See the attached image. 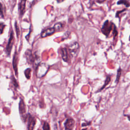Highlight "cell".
Segmentation results:
<instances>
[{
	"instance_id": "cell-1",
	"label": "cell",
	"mask_w": 130,
	"mask_h": 130,
	"mask_svg": "<svg viewBox=\"0 0 130 130\" xmlns=\"http://www.w3.org/2000/svg\"><path fill=\"white\" fill-rule=\"evenodd\" d=\"M25 56L26 58L27 62L30 64H36L37 66L40 63V59L39 56H34L32 54L31 51L29 49H27L25 53Z\"/></svg>"
},
{
	"instance_id": "cell-2",
	"label": "cell",
	"mask_w": 130,
	"mask_h": 130,
	"mask_svg": "<svg viewBox=\"0 0 130 130\" xmlns=\"http://www.w3.org/2000/svg\"><path fill=\"white\" fill-rule=\"evenodd\" d=\"M49 66L45 63H39L36 67V75L38 78L45 76L49 70Z\"/></svg>"
},
{
	"instance_id": "cell-3",
	"label": "cell",
	"mask_w": 130,
	"mask_h": 130,
	"mask_svg": "<svg viewBox=\"0 0 130 130\" xmlns=\"http://www.w3.org/2000/svg\"><path fill=\"white\" fill-rule=\"evenodd\" d=\"M113 25L114 24L112 22H109L108 20H106L104 22L101 28V30L103 34L107 37L109 36L110 33L111 32L112 29H113Z\"/></svg>"
},
{
	"instance_id": "cell-4",
	"label": "cell",
	"mask_w": 130,
	"mask_h": 130,
	"mask_svg": "<svg viewBox=\"0 0 130 130\" xmlns=\"http://www.w3.org/2000/svg\"><path fill=\"white\" fill-rule=\"evenodd\" d=\"M79 49V45L77 42H74L71 43L68 46V50L69 51L70 54L72 57H74L77 55Z\"/></svg>"
},
{
	"instance_id": "cell-5",
	"label": "cell",
	"mask_w": 130,
	"mask_h": 130,
	"mask_svg": "<svg viewBox=\"0 0 130 130\" xmlns=\"http://www.w3.org/2000/svg\"><path fill=\"white\" fill-rule=\"evenodd\" d=\"M14 32H13V30H12L11 32H10L8 43L7 44V45L6 48V50H5L6 52V54H7L8 56H10V55L11 50H12V47H13V43H14Z\"/></svg>"
},
{
	"instance_id": "cell-6",
	"label": "cell",
	"mask_w": 130,
	"mask_h": 130,
	"mask_svg": "<svg viewBox=\"0 0 130 130\" xmlns=\"http://www.w3.org/2000/svg\"><path fill=\"white\" fill-rule=\"evenodd\" d=\"M19 111L20 114L21 115L22 117H23L24 121H25L26 118V115H25V112H26V106L23 100V99H21L20 100V102L19 104Z\"/></svg>"
},
{
	"instance_id": "cell-7",
	"label": "cell",
	"mask_w": 130,
	"mask_h": 130,
	"mask_svg": "<svg viewBox=\"0 0 130 130\" xmlns=\"http://www.w3.org/2000/svg\"><path fill=\"white\" fill-rule=\"evenodd\" d=\"M27 120V129H33L36 124V119L30 114L27 115L26 120ZM25 120V121H26Z\"/></svg>"
},
{
	"instance_id": "cell-8",
	"label": "cell",
	"mask_w": 130,
	"mask_h": 130,
	"mask_svg": "<svg viewBox=\"0 0 130 130\" xmlns=\"http://www.w3.org/2000/svg\"><path fill=\"white\" fill-rule=\"evenodd\" d=\"M17 63H18V55L16 50H15L13 58V61H12V65L14 71L15 72L16 76H18V68H17Z\"/></svg>"
},
{
	"instance_id": "cell-9",
	"label": "cell",
	"mask_w": 130,
	"mask_h": 130,
	"mask_svg": "<svg viewBox=\"0 0 130 130\" xmlns=\"http://www.w3.org/2000/svg\"><path fill=\"white\" fill-rule=\"evenodd\" d=\"M75 125V121L71 118H69L66 119L64 123V125L66 129H72Z\"/></svg>"
},
{
	"instance_id": "cell-10",
	"label": "cell",
	"mask_w": 130,
	"mask_h": 130,
	"mask_svg": "<svg viewBox=\"0 0 130 130\" xmlns=\"http://www.w3.org/2000/svg\"><path fill=\"white\" fill-rule=\"evenodd\" d=\"M55 31V28L54 27H50L48 28L47 29H45L43 30L41 34V37L42 38H45L46 37L49 36L54 33Z\"/></svg>"
},
{
	"instance_id": "cell-11",
	"label": "cell",
	"mask_w": 130,
	"mask_h": 130,
	"mask_svg": "<svg viewBox=\"0 0 130 130\" xmlns=\"http://www.w3.org/2000/svg\"><path fill=\"white\" fill-rule=\"evenodd\" d=\"M26 0H21V2L19 5V10L20 13V15L22 16L25 12V4Z\"/></svg>"
},
{
	"instance_id": "cell-12",
	"label": "cell",
	"mask_w": 130,
	"mask_h": 130,
	"mask_svg": "<svg viewBox=\"0 0 130 130\" xmlns=\"http://www.w3.org/2000/svg\"><path fill=\"white\" fill-rule=\"evenodd\" d=\"M61 54L62 58L64 60V61L68 62L69 61V55L67 51V49H66V48H61Z\"/></svg>"
},
{
	"instance_id": "cell-13",
	"label": "cell",
	"mask_w": 130,
	"mask_h": 130,
	"mask_svg": "<svg viewBox=\"0 0 130 130\" xmlns=\"http://www.w3.org/2000/svg\"><path fill=\"white\" fill-rule=\"evenodd\" d=\"M110 81H111V78H110V76H107V77H106V80H105V83H104V84L103 85V86L99 90V91H101V90H102L107 85H108V84L110 83Z\"/></svg>"
},
{
	"instance_id": "cell-14",
	"label": "cell",
	"mask_w": 130,
	"mask_h": 130,
	"mask_svg": "<svg viewBox=\"0 0 130 130\" xmlns=\"http://www.w3.org/2000/svg\"><path fill=\"white\" fill-rule=\"evenodd\" d=\"M31 71V70L30 68H27L24 71V75L27 79H29L30 78Z\"/></svg>"
},
{
	"instance_id": "cell-15",
	"label": "cell",
	"mask_w": 130,
	"mask_h": 130,
	"mask_svg": "<svg viewBox=\"0 0 130 130\" xmlns=\"http://www.w3.org/2000/svg\"><path fill=\"white\" fill-rule=\"evenodd\" d=\"M62 24L60 22H58V23H56L54 26V28H55V31H58V30H60L61 28H62Z\"/></svg>"
},
{
	"instance_id": "cell-16",
	"label": "cell",
	"mask_w": 130,
	"mask_h": 130,
	"mask_svg": "<svg viewBox=\"0 0 130 130\" xmlns=\"http://www.w3.org/2000/svg\"><path fill=\"white\" fill-rule=\"evenodd\" d=\"M121 69L120 68H118V70H117V76H116V80H115V82L116 83H117L119 80V79H120V77L121 76Z\"/></svg>"
},
{
	"instance_id": "cell-17",
	"label": "cell",
	"mask_w": 130,
	"mask_h": 130,
	"mask_svg": "<svg viewBox=\"0 0 130 130\" xmlns=\"http://www.w3.org/2000/svg\"><path fill=\"white\" fill-rule=\"evenodd\" d=\"M117 4H124L126 7H128L129 6V3L126 0H120L117 2Z\"/></svg>"
},
{
	"instance_id": "cell-18",
	"label": "cell",
	"mask_w": 130,
	"mask_h": 130,
	"mask_svg": "<svg viewBox=\"0 0 130 130\" xmlns=\"http://www.w3.org/2000/svg\"><path fill=\"white\" fill-rule=\"evenodd\" d=\"M12 82L15 88H17V87H18V84L13 75L12 76Z\"/></svg>"
},
{
	"instance_id": "cell-19",
	"label": "cell",
	"mask_w": 130,
	"mask_h": 130,
	"mask_svg": "<svg viewBox=\"0 0 130 130\" xmlns=\"http://www.w3.org/2000/svg\"><path fill=\"white\" fill-rule=\"evenodd\" d=\"M15 30H16V34H17V38H18L19 37V32H20V30L19 29V27L18 26L17 23L16 21H15Z\"/></svg>"
},
{
	"instance_id": "cell-20",
	"label": "cell",
	"mask_w": 130,
	"mask_h": 130,
	"mask_svg": "<svg viewBox=\"0 0 130 130\" xmlns=\"http://www.w3.org/2000/svg\"><path fill=\"white\" fill-rule=\"evenodd\" d=\"M43 129H50V126L49 124L47 122H45L44 123L43 126Z\"/></svg>"
},
{
	"instance_id": "cell-21",
	"label": "cell",
	"mask_w": 130,
	"mask_h": 130,
	"mask_svg": "<svg viewBox=\"0 0 130 130\" xmlns=\"http://www.w3.org/2000/svg\"><path fill=\"white\" fill-rule=\"evenodd\" d=\"M0 15L2 17H4V13H3V7L1 3H0Z\"/></svg>"
},
{
	"instance_id": "cell-22",
	"label": "cell",
	"mask_w": 130,
	"mask_h": 130,
	"mask_svg": "<svg viewBox=\"0 0 130 130\" xmlns=\"http://www.w3.org/2000/svg\"><path fill=\"white\" fill-rule=\"evenodd\" d=\"M5 26V24H4V23H0V31H1V33L3 32Z\"/></svg>"
},
{
	"instance_id": "cell-23",
	"label": "cell",
	"mask_w": 130,
	"mask_h": 130,
	"mask_svg": "<svg viewBox=\"0 0 130 130\" xmlns=\"http://www.w3.org/2000/svg\"><path fill=\"white\" fill-rule=\"evenodd\" d=\"M105 0H98L97 1H98V3H102V2H103L104 1H105Z\"/></svg>"
},
{
	"instance_id": "cell-24",
	"label": "cell",
	"mask_w": 130,
	"mask_h": 130,
	"mask_svg": "<svg viewBox=\"0 0 130 130\" xmlns=\"http://www.w3.org/2000/svg\"><path fill=\"white\" fill-rule=\"evenodd\" d=\"M58 3H60V2H62L63 0H56Z\"/></svg>"
},
{
	"instance_id": "cell-25",
	"label": "cell",
	"mask_w": 130,
	"mask_h": 130,
	"mask_svg": "<svg viewBox=\"0 0 130 130\" xmlns=\"http://www.w3.org/2000/svg\"><path fill=\"white\" fill-rule=\"evenodd\" d=\"M129 41H130V36H129Z\"/></svg>"
},
{
	"instance_id": "cell-26",
	"label": "cell",
	"mask_w": 130,
	"mask_h": 130,
	"mask_svg": "<svg viewBox=\"0 0 130 130\" xmlns=\"http://www.w3.org/2000/svg\"><path fill=\"white\" fill-rule=\"evenodd\" d=\"M15 1V0H14V1Z\"/></svg>"
}]
</instances>
